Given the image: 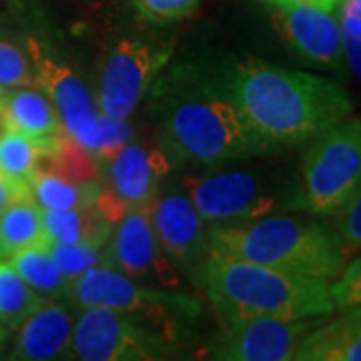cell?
Listing matches in <instances>:
<instances>
[{"label": "cell", "instance_id": "1", "mask_svg": "<svg viewBox=\"0 0 361 361\" xmlns=\"http://www.w3.org/2000/svg\"><path fill=\"white\" fill-rule=\"evenodd\" d=\"M227 92L261 153L310 145L353 111L337 80L257 59L235 66Z\"/></svg>", "mask_w": 361, "mask_h": 361}, {"label": "cell", "instance_id": "2", "mask_svg": "<svg viewBox=\"0 0 361 361\" xmlns=\"http://www.w3.org/2000/svg\"><path fill=\"white\" fill-rule=\"evenodd\" d=\"M201 281L225 323L251 317L322 319L334 313L329 281L211 253Z\"/></svg>", "mask_w": 361, "mask_h": 361}, {"label": "cell", "instance_id": "3", "mask_svg": "<svg viewBox=\"0 0 361 361\" xmlns=\"http://www.w3.org/2000/svg\"><path fill=\"white\" fill-rule=\"evenodd\" d=\"M211 253L241 259L273 269L336 279L345 251L336 227L319 221L263 215L241 225H217L209 231Z\"/></svg>", "mask_w": 361, "mask_h": 361}, {"label": "cell", "instance_id": "4", "mask_svg": "<svg viewBox=\"0 0 361 361\" xmlns=\"http://www.w3.org/2000/svg\"><path fill=\"white\" fill-rule=\"evenodd\" d=\"M161 141L169 159L193 167H215L261 153L231 97L225 99L207 89L189 90L169 101Z\"/></svg>", "mask_w": 361, "mask_h": 361}, {"label": "cell", "instance_id": "5", "mask_svg": "<svg viewBox=\"0 0 361 361\" xmlns=\"http://www.w3.org/2000/svg\"><path fill=\"white\" fill-rule=\"evenodd\" d=\"M361 191V118H343L310 142L299 171L295 205L334 217Z\"/></svg>", "mask_w": 361, "mask_h": 361}, {"label": "cell", "instance_id": "6", "mask_svg": "<svg viewBox=\"0 0 361 361\" xmlns=\"http://www.w3.org/2000/svg\"><path fill=\"white\" fill-rule=\"evenodd\" d=\"M28 52L37 82L54 104L66 135L89 149L99 161L109 163L133 139V130L125 118L97 115L94 101L82 80L68 66L59 65L39 40H28Z\"/></svg>", "mask_w": 361, "mask_h": 361}, {"label": "cell", "instance_id": "7", "mask_svg": "<svg viewBox=\"0 0 361 361\" xmlns=\"http://www.w3.org/2000/svg\"><path fill=\"white\" fill-rule=\"evenodd\" d=\"M147 317L106 307H85L73 329V357L85 361L163 360L167 334L147 327Z\"/></svg>", "mask_w": 361, "mask_h": 361}, {"label": "cell", "instance_id": "8", "mask_svg": "<svg viewBox=\"0 0 361 361\" xmlns=\"http://www.w3.org/2000/svg\"><path fill=\"white\" fill-rule=\"evenodd\" d=\"M68 299L78 307H106L142 315L157 325L171 315H197L199 303L187 295L142 287L109 263L94 265L71 281Z\"/></svg>", "mask_w": 361, "mask_h": 361}, {"label": "cell", "instance_id": "9", "mask_svg": "<svg viewBox=\"0 0 361 361\" xmlns=\"http://www.w3.org/2000/svg\"><path fill=\"white\" fill-rule=\"evenodd\" d=\"M171 159L163 149L125 145L111 161L104 187L94 193V207L111 225L135 209L149 207L159 197Z\"/></svg>", "mask_w": 361, "mask_h": 361}, {"label": "cell", "instance_id": "10", "mask_svg": "<svg viewBox=\"0 0 361 361\" xmlns=\"http://www.w3.org/2000/svg\"><path fill=\"white\" fill-rule=\"evenodd\" d=\"M171 49L145 40H121L106 56L97 103L103 115L127 118L167 63Z\"/></svg>", "mask_w": 361, "mask_h": 361}, {"label": "cell", "instance_id": "11", "mask_svg": "<svg viewBox=\"0 0 361 361\" xmlns=\"http://www.w3.org/2000/svg\"><path fill=\"white\" fill-rule=\"evenodd\" d=\"M317 319L251 317L225 323L209 345V357L225 361H287L295 357L301 339Z\"/></svg>", "mask_w": 361, "mask_h": 361}, {"label": "cell", "instance_id": "12", "mask_svg": "<svg viewBox=\"0 0 361 361\" xmlns=\"http://www.w3.org/2000/svg\"><path fill=\"white\" fill-rule=\"evenodd\" d=\"M149 207L135 209L116 221L115 235L104 257L109 265L139 283L175 289L180 285V277L157 239Z\"/></svg>", "mask_w": 361, "mask_h": 361}, {"label": "cell", "instance_id": "13", "mask_svg": "<svg viewBox=\"0 0 361 361\" xmlns=\"http://www.w3.org/2000/svg\"><path fill=\"white\" fill-rule=\"evenodd\" d=\"M183 187L201 219L213 223V227L249 223L275 209V199L249 173L233 171L199 179L191 177L185 179Z\"/></svg>", "mask_w": 361, "mask_h": 361}, {"label": "cell", "instance_id": "14", "mask_svg": "<svg viewBox=\"0 0 361 361\" xmlns=\"http://www.w3.org/2000/svg\"><path fill=\"white\" fill-rule=\"evenodd\" d=\"M273 20L285 44L301 61L337 75L348 71L341 28L331 13L310 4H295L277 8Z\"/></svg>", "mask_w": 361, "mask_h": 361}, {"label": "cell", "instance_id": "15", "mask_svg": "<svg viewBox=\"0 0 361 361\" xmlns=\"http://www.w3.org/2000/svg\"><path fill=\"white\" fill-rule=\"evenodd\" d=\"M151 223L157 239L173 263L185 269H203L211 255L205 221L197 213L193 203L183 195L157 197L149 207Z\"/></svg>", "mask_w": 361, "mask_h": 361}, {"label": "cell", "instance_id": "16", "mask_svg": "<svg viewBox=\"0 0 361 361\" xmlns=\"http://www.w3.org/2000/svg\"><path fill=\"white\" fill-rule=\"evenodd\" d=\"M73 313L59 303H42L20 323L13 360L47 361L73 357Z\"/></svg>", "mask_w": 361, "mask_h": 361}, {"label": "cell", "instance_id": "17", "mask_svg": "<svg viewBox=\"0 0 361 361\" xmlns=\"http://www.w3.org/2000/svg\"><path fill=\"white\" fill-rule=\"evenodd\" d=\"M0 125L2 129L23 133L49 147H54L65 135L54 104L44 94L32 89L14 90L11 97L2 99Z\"/></svg>", "mask_w": 361, "mask_h": 361}, {"label": "cell", "instance_id": "18", "mask_svg": "<svg viewBox=\"0 0 361 361\" xmlns=\"http://www.w3.org/2000/svg\"><path fill=\"white\" fill-rule=\"evenodd\" d=\"M341 313L336 322L317 323L301 339L293 360L361 361V307Z\"/></svg>", "mask_w": 361, "mask_h": 361}, {"label": "cell", "instance_id": "19", "mask_svg": "<svg viewBox=\"0 0 361 361\" xmlns=\"http://www.w3.org/2000/svg\"><path fill=\"white\" fill-rule=\"evenodd\" d=\"M42 227L47 241L56 243H106L111 235V223L94 203L77 209H42Z\"/></svg>", "mask_w": 361, "mask_h": 361}, {"label": "cell", "instance_id": "20", "mask_svg": "<svg viewBox=\"0 0 361 361\" xmlns=\"http://www.w3.org/2000/svg\"><path fill=\"white\" fill-rule=\"evenodd\" d=\"M47 243L42 209L32 195L16 199L0 213V257H11L26 247Z\"/></svg>", "mask_w": 361, "mask_h": 361}, {"label": "cell", "instance_id": "21", "mask_svg": "<svg viewBox=\"0 0 361 361\" xmlns=\"http://www.w3.org/2000/svg\"><path fill=\"white\" fill-rule=\"evenodd\" d=\"M11 265L40 295L68 297L71 279L56 265L47 243L26 247L11 255Z\"/></svg>", "mask_w": 361, "mask_h": 361}, {"label": "cell", "instance_id": "22", "mask_svg": "<svg viewBox=\"0 0 361 361\" xmlns=\"http://www.w3.org/2000/svg\"><path fill=\"white\" fill-rule=\"evenodd\" d=\"M30 193L42 209H77L94 203V185H78L59 173L37 167L28 180Z\"/></svg>", "mask_w": 361, "mask_h": 361}, {"label": "cell", "instance_id": "23", "mask_svg": "<svg viewBox=\"0 0 361 361\" xmlns=\"http://www.w3.org/2000/svg\"><path fill=\"white\" fill-rule=\"evenodd\" d=\"M37 167L59 173L65 179L75 180L78 185H94V180L99 177L97 157L92 155L89 149L73 141L66 133L56 141L49 153L40 157Z\"/></svg>", "mask_w": 361, "mask_h": 361}, {"label": "cell", "instance_id": "24", "mask_svg": "<svg viewBox=\"0 0 361 361\" xmlns=\"http://www.w3.org/2000/svg\"><path fill=\"white\" fill-rule=\"evenodd\" d=\"M42 303L44 297L26 283L11 263L0 261V323L20 325Z\"/></svg>", "mask_w": 361, "mask_h": 361}, {"label": "cell", "instance_id": "25", "mask_svg": "<svg viewBox=\"0 0 361 361\" xmlns=\"http://www.w3.org/2000/svg\"><path fill=\"white\" fill-rule=\"evenodd\" d=\"M52 147L42 145L23 133L2 129L0 133V171L14 180L28 183L37 171L40 157Z\"/></svg>", "mask_w": 361, "mask_h": 361}, {"label": "cell", "instance_id": "26", "mask_svg": "<svg viewBox=\"0 0 361 361\" xmlns=\"http://www.w3.org/2000/svg\"><path fill=\"white\" fill-rule=\"evenodd\" d=\"M47 247L51 251L52 259L56 265L63 269L66 277L73 281L85 271H89L94 265L106 263L103 253L104 243L97 241H85V243H56V241H47Z\"/></svg>", "mask_w": 361, "mask_h": 361}, {"label": "cell", "instance_id": "27", "mask_svg": "<svg viewBox=\"0 0 361 361\" xmlns=\"http://www.w3.org/2000/svg\"><path fill=\"white\" fill-rule=\"evenodd\" d=\"M329 289L336 310L361 307V253L353 255L349 263L345 261L343 269L336 277V281L329 285Z\"/></svg>", "mask_w": 361, "mask_h": 361}, {"label": "cell", "instance_id": "28", "mask_svg": "<svg viewBox=\"0 0 361 361\" xmlns=\"http://www.w3.org/2000/svg\"><path fill=\"white\" fill-rule=\"evenodd\" d=\"M201 0H135V8L141 18L157 25L175 23L195 13Z\"/></svg>", "mask_w": 361, "mask_h": 361}, {"label": "cell", "instance_id": "29", "mask_svg": "<svg viewBox=\"0 0 361 361\" xmlns=\"http://www.w3.org/2000/svg\"><path fill=\"white\" fill-rule=\"evenodd\" d=\"M334 227L341 239L345 257L361 253V191L343 211L334 215Z\"/></svg>", "mask_w": 361, "mask_h": 361}, {"label": "cell", "instance_id": "30", "mask_svg": "<svg viewBox=\"0 0 361 361\" xmlns=\"http://www.w3.org/2000/svg\"><path fill=\"white\" fill-rule=\"evenodd\" d=\"M30 82L32 73L23 51L8 40H0V89Z\"/></svg>", "mask_w": 361, "mask_h": 361}, {"label": "cell", "instance_id": "31", "mask_svg": "<svg viewBox=\"0 0 361 361\" xmlns=\"http://www.w3.org/2000/svg\"><path fill=\"white\" fill-rule=\"evenodd\" d=\"M341 35L361 39V0H341Z\"/></svg>", "mask_w": 361, "mask_h": 361}, {"label": "cell", "instance_id": "32", "mask_svg": "<svg viewBox=\"0 0 361 361\" xmlns=\"http://www.w3.org/2000/svg\"><path fill=\"white\" fill-rule=\"evenodd\" d=\"M28 195H32L30 193V185L28 183L11 179V177H6L0 171V213L11 205L13 201L28 197Z\"/></svg>", "mask_w": 361, "mask_h": 361}, {"label": "cell", "instance_id": "33", "mask_svg": "<svg viewBox=\"0 0 361 361\" xmlns=\"http://www.w3.org/2000/svg\"><path fill=\"white\" fill-rule=\"evenodd\" d=\"M341 42H343V54H345L348 66L353 68V73L361 78V39L341 35Z\"/></svg>", "mask_w": 361, "mask_h": 361}, {"label": "cell", "instance_id": "34", "mask_svg": "<svg viewBox=\"0 0 361 361\" xmlns=\"http://www.w3.org/2000/svg\"><path fill=\"white\" fill-rule=\"evenodd\" d=\"M269 2L275 8H283V6H295V4H310V6H317L327 13H331L337 6V0H263Z\"/></svg>", "mask_w": 361, "mask_h": 361}, {"label": "cell", "instance_id": "35", "mask_svg": "<svg viewBox=\"0 0 361 361\" xmlns=\"http://www.w3.org/2000/svg\"><path fill=\"white\" fill-rule=\"evenodd\" d=\"M0 109H2V92H0Z\"/></svg>", "mask_w": 361, "mask_h": 361}]
</instances>
